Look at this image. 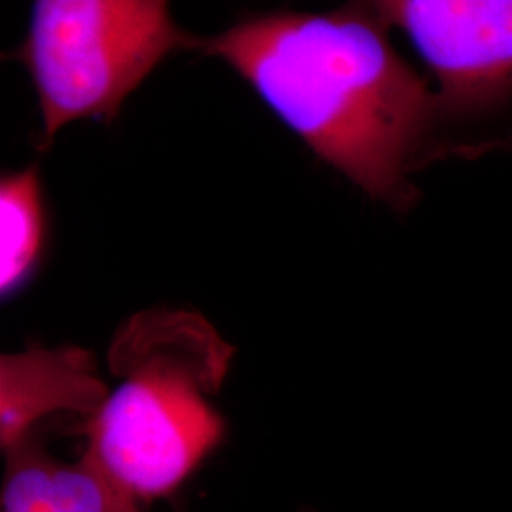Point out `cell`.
Listing matches in <instances>:
<instances>
[{
  "mask_svg": "<svg viewBox=\"0 0 512 512\" xmlns=\"http://www.w3.org/2000/svg\"><path fill=\"white\" fill-rule=\"evenodd\" d=\"M366 0L323 14L272 12L200 38L198 52L243 76L327 164L372 200L416 202L410 175L446 124L439 92L389 40Z\"/></svg>",
  "mask_w": 512,
  "mask_h": 512,
  "instance_id": "6da1fadb",
  "label": "cell"
},
{
  "mask_svg": "<svg viewBox=\"0 0 512 512\" xmlns=\"http://www.w3.org/2000/svg\"><path fill=\"white\" fill-rule=\"evenodd\" d=\"M230 357L232 349L194 313L133 317L110 348L120 382L86 421V452L137 501L173 494L222 439L211 397Z\"/></svg>",
  "mask_w": 512,
  "mask_h": 512,
  "instance_id": "7a4b0ae2",
  "label": "cell"
},
{
  "mask_svg": "<svg viewBox=\"0 0 512 512\" xmlns=\"http://www.w3.org/2000/svg\"><path fill=\"white\" fill-rule=\"evenodd\" d=\"M198 44L169 0H33L29 33L10 57L33 80L50 145L76 120H112L167 55Z\"/></svg>",
  "mask_w": 512,
  "mask_h": 512,
  "instance_id": "3957f363",
  "label": "cell"
},
{
  "mask_svg": "<svg viewBox=\"0 0 512 512\" xmlns=\"http://www.w3.org/2000/svg\"><path fill=\"white\" fill-rule=\"evenodd\" d=\"M435 76L446 124L512 105V0H366Z\"/></svg>",
  "mask_w": 512,
  "mask_h": 512,
  "instance_id": "277c9868",
  "label": "cell"
},
{
  "mask_svg": "<svg viewBox=\"0 0 512 512\" xmlns=\"http://www.w3.org/2000/svg\"><path fill=\"white\" fill-rule=\"evenodd\" d=\"M0 440L10 448L37 435V425L57 412L88 416L99 410L107 387L93 376L80 349H29L4 355L0 368Z\"/></svg>",
  "mask_w": 512,
  "mask_h": 512,
  "instance_id": "5b68a950",
  "label": "cell"
},
{
  "mask_svg": "<svg viewBox=\"0 0 512 512\" xmlns=\"http://www.w3.org/2000/svg\"><path fill=\"white\" fill-rule=\"evenodd\" d=\"M4 452L2 512H145L86 450L65 463L31 435Z\"/></svg>",
  "mask_w": 512,
  "mask_h": 512,
  "instance_id": "8992f818",
  "label": "cell"
},
{
  "mask_svg": "<svg viewBox=\"0 0 512 512\" xmlns=\"http://www.w3.org/2000/svg\"><path fill=\"white\" fill-rule=\"evenodd\" d=\"M44 230L37 167L4 177L0 184V291L4 298L16 293L37 266Z\"/></svg>",
  "mask_w": 512,
  "mask_h": 512,
  "instance_id": "52a82bcc",
  "label": "cell"
}]
</instances>
